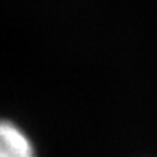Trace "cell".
I'll use <instances>...</instances> for the list:
<instances>
[{"label":"cell","instance_id":"cell-1","mask_svg":"<svg viewBox=\"0 0 157 157\" xmlns=\"http://www.w3.org/2000/svg\"><path fill=\"white\" fill-rule=\"evenodd\" d=\"M0 157H35L27 135L10 120L0 119Z\"/></svg>","mask_w":157,"mask_h":157}]
</instances>
